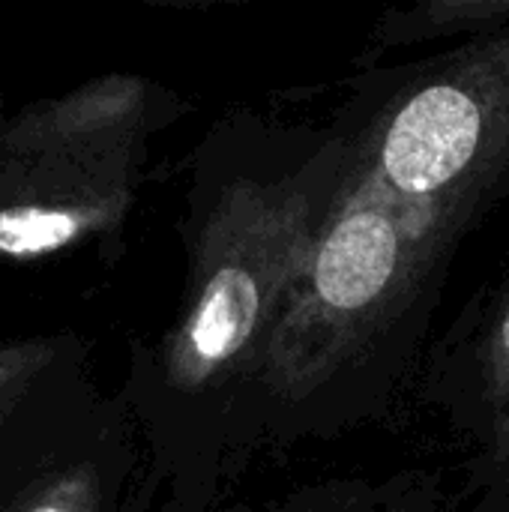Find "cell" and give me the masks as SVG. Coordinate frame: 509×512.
<instances>
[{"label": "cell", "instance_id": "obj_1", "mask_svg": "<svg viewBox=\"0 0 509 512\" xmlns=\"http://www.w3.org/2000/svg\"><path fill=\"white\" fill-rule=\"evenodd\" d=\"M354 144H327L276 177L228 180L189 234V273L177 321L135 357L129 402L174 462L189 417L231 378L261 372L270 339L300 288L348 180Z\"/></svg>", "mask_w": 509, "mask_h": 512}, {"label": "cell", "instance_id": "obj_3", "mask_svg": "<svg viewBox=\"0 0 509 512\" xmlns=\"http://www.w3.org/2000/svg\"><path fill=\"white\" fill-rule=\"evenodd\" d=\"M384 189L429 207L456 234L509 192V30L438 60L354 144Z\"/></svg>", "mask_w": 509, "mask_h": 512}, {"label": "cell", "instance_id": "obj_9", "mask_svg": "<svg viewBox=\"0 0 509 512\" xmlns=\"http://www.w3.org/2000/svg\"><path fill=\"white\" fill-rule=\"evenodd\" d=\"M471 384L480 411L504 420L509 411V276L471 351Z\"/></svg>", "mask_w": 509, "mask_h": 512}, {"label": "cell", "instance_id": "obj_8", "mask_svg": "<svg viewBox=\"0 0 509 512\" xmlns=\"http://www.w3.org/2000/svg\"><path fill=\"white\" fill-rule=\"evenodd\" d=\"M509 30V0H429L414 9L390 12L375 36L387 45L444 39L456 33L498 36Z\"/></svg>", "mask_w": 509, "mask_h": 512}, {"label": "cell", "instance_id": "obj_6", "mask_svg": "<svg viewBox=\"0 0 509 512\" xmlns=\"http://www.w3.org/2000/svg\"><path fill=\"white\" fill-rule=\"evenodd\" d=\"M171 117V93L141 75L108 72L63 96H45L0 114V162L33 156H84L147 147Z\"/></svg>", "mask_w": 509, "mask_h": 512}, {"label": "cell", "instance_id": "obj_5", "mask_svg": "<svg viewBox=\"0 0 509 512\" xmlns=\"http://www.w3.org/2000/svg\"><path fill=\"white\" fill-rule=\"evenodd\" d=\"M132 468L126 408L99 399L0 465V512H126Z\"/></svg>", "mask_w": 509, "mask_h": 512}, {"label": "cell", "instance_id": "obj_4", "mask_svg": "<svg viewBox=\"0 0 509 512\" xmlns=\"http://www.w3.org/2000/svg\"><path fill=\"white\" fill-rule=\"evenodd\" d=\"M147 147L0 162V261L45 264L114 240L132 213Z\"/></svg>", "mask_w": 509, "mask_h": 512}, {"label": "cell", "instance_id": "obj_7", "mask_svg": "<svg viewBox=\"0 0 509 512\" xmlns=\"http://www.w3.org/2000/svg\"><path fill=\"white\" fill-rule=\"evenodd\" d=\"M99 402L87 342L72 330L0 342V465Z\"/></svg>", "mask_w": 509, "mask_h": 512}, {"label": "cell", "instance_id": "obj_2", "mask_svg": "<svg viewBox=\"0 0 509 512\" xmlns=\"http://www.w3.org/2000/svg\"><path fill=\"white\" fill-rule=\"evenodd\" d=\"M456 234L423 204L384 189L351 159L348 180L261 366L285 393L324 384L363 339L387 330Z\"/></svg>", "mask_w": 509, "mask_h": 512}]
</instances>
